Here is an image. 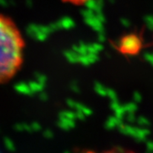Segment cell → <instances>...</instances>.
<instances>
[{
    "instance_id": "cell-3",
    "label": "cell",
    "mask_w": 153,
    "mask_h": 153,
    "mask_svg": "<svg viewBox=\"0 0 153 153\" xmlns=\"http://www.w3.org/2000/svg\"><path fill=\"white\" fill-rule=\"evenodd\" d=\"M83 153H136L133 150L128 149L122 146H114V147L106 149V150H101V151H86Z\"/></svg>"
},
{
    "instance_id": "cell-1",
    "label": "cell",
    "mask_w": 153,
    "mask_h": 153,
    "mask_svg": "<svg viewBox=\"0 0 153 153\" xmlns=\"http://www.w3.org/2000/svg\"><path fill=\"white\" fill-rule=\"evenodd\" d=\"M25 39L10 17L0 14V84L10 81L24 62Z\"/></svg>"
},
{
    "instance_id": "cell-2",
    "label": "cell",
    "mask_w": 153,
    "mask_h": 153,
    "mask_svg": "<svg viewBox=\"0 0 153 153\" xmlns=\"http://www.w3.org/2000/svg\"><path fill=\"white\" fill-rule=\"evenodd\" d=\"M142 47L140 36L136 34L126 35L121 38L118 44L119 52L126 55H136Z\"/></svg>"
},
{
    "instance_id": "cell-4",
    "label": "cell",
    "mask_w": 153,
    "mask_h": 153,
    "mask_svg": "<svg viewBox=\"0 0 153 153\" xmlns=\"http://www.w3.org/2000/svg\"><path fill=\"white\" fill-rule=\"evenodd\" d=\"M62 2H64L65 4H69L71 5L74 6H81L83 5L84 4H86L87 2L90 0H61Z\"/></svg>"
}]
</instances>
